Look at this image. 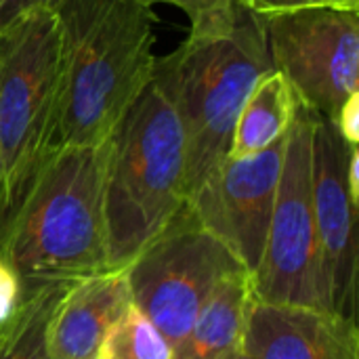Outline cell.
I'll list each match as a JSON object with an SVG mask.
<instances>
[{
	"label": "cell",
	"instance_id": "cell-1",
	"mask_svg": "<svg viewBox=\"0 0 359 359\" xmlns=\"http://www.w3.org/2000/svg\"><path fill=\"white\" fill-rule=\"evenodd\" d=\"M57 147L105 143L154 74L156 15L145 0H59Z\"/></svg>",
	"mask_w": 359,
	"mask_h": 359
},
{
	"label": "cell",
	"instance_id": "cell-2",
	"mask_svg": "<svg viewBox=\"0 0 359 359\" xmlns=\"http://www.w3.org/2000/svg\"><path fill=\"white\" fill-rule=\"evenodd\" d=\"M271 69L261 17L240 2L225 17L189 29L172 53L156 57L151 78L183 126L187 200L229 156L238 116Z\"/></svg>",
	"mask_w": 359,
	"mask_h": 359
},
{
	"label": "cell",
	"instance_id": "cell-3",
	"mask_svg": "<svg viewBox=\"0 0 359 359\" xmlns=\"http://www.w3.org/2000/svg\"><path fill=\"white\" fill-rule=\"evenodd\" d=\"M107 149L109 139L63 147L42 166L0 242L23 284H72L109 271Z\"/></svg>",
	"mask_w": 359,
	"mask_h": 359
},
{
	"label": "cell",
	"instance_id": "cell-4",
	"mask_svg": "<svg viewBox=\"0 0 359 359\" xmlns=\"http://www.w3.org/2000/svg\"><path fill=\"white\" fill-rule=\"evenodd\" d=\"M185 204L183 126L175 105L151 78L109 137L105 168L109 269L130 265Z\"/></svg>",
	"mask_w": 359,
	"mask_h": 359
},
{
	"label": "cell",
	"instance_id": "cell-5",
	"mask_svg": "<svg viewBox=\"0 0 359 359\" xmlns=\"http://www.w3.org/2000/svg\"><path fill=\"white\" fill-rule=\"evenodd\" d=\"M59 36L53 11L0 34V156L6 227L48 158L59 151Z\"/></svg>",
	"mask_w": 359,
	"mask_h": 359
},
{
	"label": "cell",
	"instance_id": "cell-6",
	"mask_svg": "<svg viewBox=\"0 0 359 359\" xmlns=\"http://www.w3.org/2000/svg\"><path fill=\"white\" fill-rule=\"evenodd\" d=\"M318 114L297 105L286 133L280 181L259 269L255 301L330 311L311 196V137Z\"/></svg>",
	"mask_w": 359,
	"mask_h": 359
},
{
	"label": "cell",
	"instance_id": "cell-7",
	"mask_svg": "<svg viewBox=\"0 0 359 359\" xmlns=\"http://www.w3.org/2000/svg\"><path fill=\"white\" fill-rule=\"evenodd\" d=\"M236 271L246 269L196 221L187 204L126 265L133 305L172 347L189 332L219 282Z\"/></svg>",
	"mask_w": 359,
	"mask_h": 359
},
{
	"label": "cell",
	"instance_id": "cell-8",
	"mask_svg": "<svg viewBox=\"0 0 359 359\" xmlns=\"http://www.w3.org/2000/svg\"><path fill=\"white\" fill-rule=\"evenodd\" d=\"M261 25L273 69L305 107L334 120L359 93V13L322 6L267 15Z\"/></svg>",
	"mask_w": 359,
	"mask_h": 359
},
{
	"label": "cell",
	"instance_id": "cell-9",
	"mask_svg": "<svg viewBox=\"0 0 359 359\" xmlns=\"http://www.w3.org/2000/svg\"><path fill=\"white\" fill-rule=\"evenodd\" d=\"M284 143L286 137L259 154L225 158L187 200L196 221L250 273L265 250Z\"/></svg>",
	"mask_w": 359,
	"mask_h": 359
},
{
	"label": "cell",
	"instance_id": "cell-10",
	"mask_svg": "<svg viewBox=\"0 0 359 359\" xmlns=\"http://www.w3.org/2000/svg\"><path fill=\"white\" fill-rule=\"evenodd\" d=\"M351 147L332 120L318 116L311 137V196L330 311L355 320L358 288V206L347 189V158Z\"/></svg>",
	"mask_w": 359,
	"mask_h": 359
},
{
	"label": "cell",
	"instance_id": "cell-11",
	"mask_svg": "<svg viewBox=\"0 0 359 359\" xmlns=\"http://www.w3.org/2000/svg\"><path fill=\"white\" fill-rule=\"evenodd\" d=\"M242 347L252 359H359V334L334 311L255 301Z\"/></svg>",
	"mask_w": 359,
	"mask_h": 359
},
{
	"label": "cell",
	"instance_id": "cell-12",
	"mask_svg": "<svg viewBox=\"0 0 359 359\" xmlns=\"http://www.w3.org/2000/svg\"><path fill=\"white\" fill-rule=\"evenodd\" d=\"M130 305L126 267L69 284L50 316L48 358L99 359L107 337Z\"/></svg>",
	"mask_w": 359,
	"mask_h": 359
},
{
	"label": "cell",
	"instance_id": "cell-13",
	"mask_svg": "<svg viewBox=\"0 0 359 359\" xmlns=\"http://www.w3.org/2000/svg\"><path fill=\"white\" fill-rule=\"evenodd\" d=\"M255 305L252 273L236 271L219 282L170 359H227L242 349Z\"/></svg>",
	"mask_w": 359,
	"mask_h": 359
},
{
	"label": "cell",
	"instance_id": "cell-14",
	"mask_svg": "<svg viewBox=\"0 0 359 359\" xmlns=\"http://www.w3.org/2000/svg\"><path fill=\"white\" fill-rule=\"evenodd\" d=\"M299 99L286 78L271 69L248 95L231 139L227 158H246L282 141L292 124Z\"/></svg>",
	"mask_w": 359,
	"mask_h": 359
},
{
	"label": "cell",
	"instance_id": "cell-15",
	"mask_svg": "<svg viewBox=\"0 0 359 359\" xmlns=\"http://www.w3.org/2000/svg\"><path fill=\"white\" fill-rule=\"evenodd\" d=\"M74 284V282H72ZM69 284H25L15 318L0 328V359L48 358L50 316Z\"/></svg>",
	"mask_w": 359,
	"mask_h": 359
},
{
	"label": "cell",
	"instance_id": "cell-16",
	"mask_svg": "<svg viewBox=\"0 0 359 359\" xmlns=\"http://www.w3.org/2000/svg\"><path fill=\"white\" fill-rule=\"evenodd\" d=\"M172 345L135 305L107 337L99 359H170Z\"/></svg>",
	"mask_w": 359,
	"mask_h": 359
},
{
	"label": "cell",
	"instance_id": "cell-17",
	"mask_svg": "<svg viewBox=\"0 0 359 359\" xmlns=\"http://www.w3.org/2000/svg\"><path fill=\"white\" fill-rule=\"evenodd\" d=\"M145 2L151 8L154 4H170V6L181 8L189 17V23H191L189 29H198L231 13L240 0H145Z\"/></svg>",
	"mask_w": 359,
	"mask_h": 359
},
{
	"label": "cell",
	"instance_id": "cell-18",
	"mask_svg": "<svg viewBox=\"0 0 359 359\" xmlns=\"http://www.w3.org/2000/svg\"><path fill=\"white\" fill-rule=\"evenodd\" d=\"M25 297V284L0 255V328L8 324Z\"/></svg>",
	"mask_w": 359,
	"mask_h": 359
},
{
	"label": "cell",
	"instance_id": "cell-19",
	"mask_svg": "<svg viewBox=\"0 0 359 359\" xmlns=\"http://www.w3.org/2000/svg\"><path fill=\"white\" fill-rule=\"evenodd\" d=\"M59 0H0V34L38 11H53Z\"/></svg>",
	"mask_w": 359,
	"mask_h": 359
},
{
	"label": "cell",
	"instance_id": "cell-20",
	"mask_svg": "<svg viewBox=\"0 0 359 359\" xmlns=\"http://www.w3.org/2000/svg\"><path fill=\"white\" fill-rule=\"evenodd\" d=\"M240 4H244L255 15L267 17V15H282V13L330 6V0H240Z\"/></svg>",
	"mask_w": 359,
	"mask_h": 359
},
{
	"label": "cell",
	"instance_id": "cell-21",
	"mask_svg": "<svg viewBox=\"0 0 359 359\" xmlns=\"http://www.w3.org/2000/svg\"><path fill=\"white\" fill-rule=\"evenodd\" d=\"M345 143L359 145V93H353L332 120Z\"/></svg>",
	"mask_w": 359,
	"mask_h": 359
},
{
	"label": "cell",
	"instance_id": "cell-22",
	"mask_svg": "<svg viewBox=\"0 0 359 359\" xmlns=\"http://www.w3.org/2000/svg\"><path fill=\"white\" fill-rule=\"evenodd\" d=\"M345 179H347L349 198H351V202L358 206V202H359V147H351V151H349V158H347V170H345Z\"/></svg>",
	"mask_w": 359,
	"mask_h": 359
},
{
	"label": "cell",
	"instance_id": "cell-23",
	"mask_svg": "<svg viewBox=\"0 0 359 359\" xmlns=\"http://www.w3.org/2000/svg\"><path fill=\"white\" fill-rule=\"evenodd\" d=\"M6 231V189H4V170H2V156H0V242Z\"/></svg>",
	"mask_w": 359,
	"mask_h": 359
},
{
	"label": "cell",
	"instance_id": "cell-24",
	"mask_svg": "<svg viewBox=\"0 0 359 359\" xmlns=\"http://www.w3.org/2000/svg\"><path fill=\"white\" fill-rule=\"evenodd\" d=\"M330 6L339 8V11L359 13V0H330Z\"/></svg>",
	"mask_w": 359,
	"mask_h": 359
},
{
	"label": "cell",
	"instance_id": "cell-25",
	"mask_svg": "<svg viewBox=\"0 0 359 359\" xmlns=\"http://www.w3.org/2000/svg\"><path fill=\"white\" fill-rule=\"evenodd\" d=\"M227 359H252V358H250V355L244 351V347H242V349H238L236 353H231V355H229Z\"/></svg>",
	"mask_w": 359,
	"mask_h": 359
}]
</instances>
